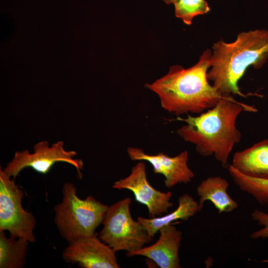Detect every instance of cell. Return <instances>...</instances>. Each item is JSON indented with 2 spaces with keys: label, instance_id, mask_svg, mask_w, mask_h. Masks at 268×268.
<instances>
[{
  "label": "cell",
  "instance_id": "1",
  "mask_svg": "<svg viewBox=\"0 0 268 268\" xmlns=\"http://www.w3.org/2000/svg\"><path fill=\"white\" fill-rule=\"evenodd\" d=\"M254 106L239 102L232 95L223 94L216 104L197 116L176 120L185 124L177 134L185 141L193 144L201 155L213 156L224 167H227L234 146L241 138L236 120L243 112H256Z\"/></svg>",
  "mask_w": 268,
  "mask_h": 268
},
{
  "label": "cell",
  "instance_id": "2",
  "mask_svg": "<svg viewBox=\"0 0 268 268\" xmlns=\"http://www.w3.org/2000/svg\"><path fill=\"white\" fill-rule=\"evenodd\" d=\"M211 60V50L206 49L190 67L171 66L165 75L144 86L157 95L166 111L177 116L199 115L214 107L223 95L207 78Z\"/></svg>",
  "mask_w": 268,
  "mask_h": 268
},
{
  "label": "cell",
  "instance_id": "3",
  "mask_svg": "<svg viewBox=\"0 0 268 268\" xmlns=\"http://www.w3.org/2000/svg\"><path fill=\"white\" fill-rule=\"evenodd\" d=\"M211 50L209 81L222 94L246 98L238 83L248 67L260 69L268 60V29L240 32L232 42L218 40Z\"/></svg>",
  "mask_w": 268,
  "mask_h": 268
},
{
  "label": "cell",
  "instance_id": "4",
  "mask_svg": "<svg viewBox=\"0 0 268 268\" xmlns=\"http://www.w3.org/2000/svg\"><path fill=\"white\" fill-rule=\"evenodd\" d=\"M62 191V201L54 207V222L61 235L69 244L95 235L109 206L92 196L81 199L76 194V187L70 182L65 183Z\"/></svg>",
  "mask_w": 268,
  "mask_h": 268
},
{
  "label": "cell",
  "instance_id": "5",
  "mask_svg": "<svg viewBox=\"0 0 268 268\" xmlns=\"http://www.w3.org/2000/svg\"><path fill=\"white\" fill-rule=\"evenodd\" d=\"M131 199L125 198L109 206L99 238L115 252L138 250L152 238L144 226L130 212Z\"/></svg>",
  "mask_w": 268,
  "mask_h": 268
},
{
  "label": "cell",
  "instance_id": "6",
  "mask_svg": "<svg viewBox=\"0 0 268 268\" xmlns=\"http://www.w3.org/2000/svg\"><path fill=\"white\" fill-rule=\"evenodd\" d=\"M23 191L16 185L14 178L0 169V231H7L10 237L35 242L34 230L36 220L21 204Z\"/></svg>",
  "mask_w": 268,
  "mask_h": 268
},
{
  "label": "cell",
  "instance_id": "7",
  "mask_svg": "<svg viewBox=\"0 0 268 268\" xmlns=\"http://www.w3.org/2000/svg\"><path fill=\"white\" fill-rule=\"evenodd\" d=\"M63 141H59L49 146L47 140L40 141L34 146L33 153H30L27 149L15 152L13 159L7 163L2 170L7 176L13 178L27 167L46 174L56 163L63 162L74 167L77 178L81 179V171L83 169L82 160L74 159L76 152L73 150H66Z\"/></svg>",
  "mask_w": 268,
  "mask_h": 268
},
{
  "label": "cell",
  "instance_id": "8",
  "mask_svg": "<svg viewBox=\"0 0 268 268\" xmlns=\"http://www.w3.org/2000/svg\"><path fill=\"white\" fill-rule=\"evenodd\" d=\"M112 188L132 192L135 201L147 207L150 217L168 213V209L173 205L170 201V192L157 190L148 182L144 161H139L132 167L130 174L115 182Z\"/></svg>",
  "mask_w": 268,
  "mask_h": 268
},
{
  "label": "cell",
  "instance_id": "9",
  "mask_svg": "<svg viewBox=\"0 0 268 268\" xmlns=\"http://www.w3.org/2000/svg\"><path fill=\"white\" fill-rule=\"evenodd\" d=\"M115 253L95 234L69 243L62 257L65 262L77 263L82 268H119Z\"/></svg>",
  "mask_w": 268,
  "mask_h": 268
},
{
  "label": "cell",
  "instance_id": "10",
  "mask_svg": "<svg viewBox=\"0 0 268 268\" xmlns=\"http://www.w3.org/2000/svg\"><path fill=\"white\" fill-rule=\"evenodd\" d=\"M128 154L133 161H145L151 164L154 174L164 176L165 186L171 188L178 184H188L195 177L188 165L189 153L184 150L177 155L171 157L163 152L148 154L142 149L129 147Z\"/></svg>",
  "mask_w": 268,
  "mask_h": 268
},
{
  "label": "cell",
  "instance_id": "11",
  "mask_svg": "<svg viewBox=\"0 0 268 268\" xmlns=\"http://www.w3.org/2000/svg\"><path fill=\"white\" fill-rule=\"evenodd\" d=\"M158 240L147 247L127 253L128 257L142 256L153 261L160 268H181L179 257L182 232L169 224L159 230Z\"/></svg>",
  "mask_w": 268,
  "mask_h": 268
},
{
  "label": "cell",
  "instance_id": "12",
  "mask_svg": "<svg viewBox=\"0 0 268 268\" xmlns=\"http://www.w3.org/2000/svg\"><path fill=\"white\" fill-rule=\"evenodd\" d=\"M230 165L245 176L268 180V139L236 152Z\"/></svg>",
  "mask_w": 268,
  "mask_h": 268
},
{
  "label": "cell",
  "instance_id": "13",
  "mask_svg": "<svg viewBox=\"0 0 268 268\" xmlns=\"http://www.w3.org/2000/svg\"><path fill=\"white\" fill-rule=\"evenodd\" d=\"M229 184L220 176L209 177L203 180L197 187V193L200 199L199 208L201 211L205 201H210L218 213L230 212L236 208L238 204L227 192Z\"/></svg>",
  "mask_w": 268,
  "mask_h": 268
},
{
  "label": "cell",
  "instance_id": "14",
  "mask_svg": "<svg viewBox=\"0 0 268 268\" xmlns=\"http://www.w3.org/2000/svg\"><path fill=\"white\" fill-rule=\"evenodd\" d=\"M199 211V202L190 195L184 194L179 197L178 207L171 213L149 218L138 217L137 219L144 226L152 238L161 227L179 219L187 220Z\"/></svg>",
  "mask_w": 268,
  "mask_h": 268
},
{
  "label": "cell",
  "instance_id": "15",
  "mask_svg": "<svg viewBox=\"0 0 268 268\" xmlns=\"http://www.w3.org/2000/svg\"><path fill=\"white\" fill-rule=\"evenodd\" d=\"M29 242L24 239L7 238L0 231V268H23Z\"/></svg>",
  "mask_w": 268,
  "mask_h": 268
},
{
  "label": "cell",
  "instance_id": "16",
  "mask_svg": "<svg viewBox=\"0 0 268 268\" xmlns=\"http://www.w3.org/2000/svg\"><path fill=\"white\" fill-rule=\"evenodd\" d=\"M227 170L233 182L240 190L250 195L259 203L268 204V180L245 176L231 165H228Z\"/></svg>",
  "mask_w": 268,
  "mask_h": 268
},
{
  "label": "cell",
  "instance_id": "17",
  "mask_svg": "<svg viewBox=\"0 0 268 268\" xmlns=\"http://www.w3.org/2000/svg\"><path fill=\"white\" fill-rule=\"evenodd\" d=\"M174 4L176 17L189 25L195 17L206 14L210 10L205 0H178Z\"/></svg>",
  "mask_w": 268,
  "mask_h": 268
},
{
  "label": "cell",
  "instance_id": "18",
  "mask_svg": "<svg viewBox=\"0 0 268 268\" xmlns=\"http://www.w3.org/2000/svg\"><path fill=\"white\" fill-rule=\"evenodd\" d=\"M252 218L262 228L252 232L250 237L253 239H266L268 238V213L258 209L253 210L251 213ZM262 263H268V259L265 260Z\"/></svg>",
  "mask_w": 268,
  "mask_h": 268
},
{
  "label": "cell",
  "instance_id": "19",
  "mask_svg": "<svg viewBox=\"0 0 268 268\" xmlns=\"http://www.w3.org/2000/svg\"><path fill=\"white\" fill-rule=\"evenodd\" d=\"M167 4L174 3L178 0H162Z\"/></svg>",
  "mask_w": 268,
  "mask_h": 268
}]
</instances>
